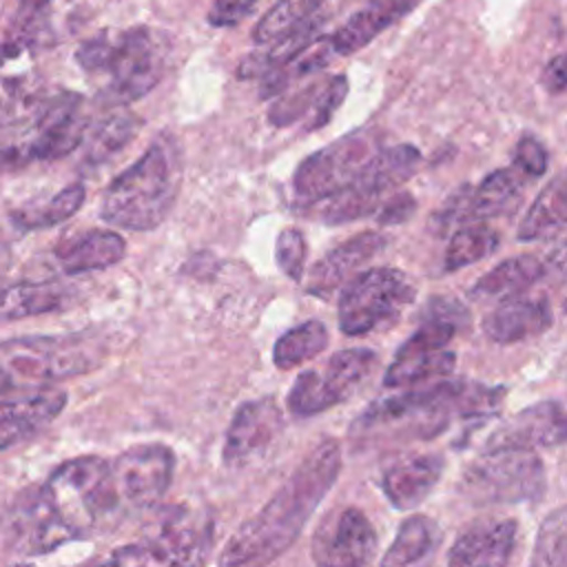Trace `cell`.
Listing matches in <instances>:
<instances>
[{
	"mask_svg": "<svg viewBox=\"0 0 567 567\" xmlns=\"http://www.w3.org/2000/svg\"><path fill=\"white\" fill-rule=\"evenodd\" d=\"M341 472V447L317 443L290 472L270 501L226 540L217 567H268L299 536Z\"/></svg>",
	"mask_w": 567,
	"mask_h": 567,
	"instance_id": "cell-1",
	"label": "cell"
},
{
	"mask_svg": "<svg viewBox=\"0 0 567 567\" xmlns=\"http://www.w3.org/2000/svg\"><path fill=\"white\" fill-rule=\"evenodd\" d=\"M501 399V390L467 383L441 381L425 390H408L370 403L350 427L359 443L414 441L439 436L454 416H489Z\"/></svg>",
	"mask_w": 567,
	"mask_h": 567,
	"instance_id": "cell-2",
	"label": "cell"
},
{
	"mask_svg": "<svg viewBox=\"0 0 567 567\" xmlns=\"http://www.w3.org/2000/svg\"><path fill=\"white\" fill-rule=\"evenodd\" d=\"M177 188V153L164 142H155L106 186L100 217L117 228L153 230L168 217Z\"/></svg>",
	"mask_w": 567,
	"mask_h": 567,
	"instance_id": "cell-3",
	"label": "cell"
},
{
	"mask_svg": "<svg viewBox=\"0 0 567 567\" xmlns=\"http://www.w3.org/2000/svg\"><path fill=\"white\" fill-rule=\"evenodd\" d=\"M38 489L47 507L73 538L109 527L126 514L113 483L111 461L100 456L64 461Z\"/></svg>",
	"mask_w": 567,
	"mask_h": 567,
	"instance_id": "cell-4",
	"label": "cell"
},
{
	"mask_svg": "<svg viewBox=\"0 0 567 567\" xmlns=\"http://www.w3.org/2000/svg\"><path fill=\"white\" fill-rule=\"evenodd\" d=\"M213 545V523L188 507H171L146 532L91 567H199Z\"/></svg>",
	"mask_w": 567,
	"mask_h": 567,
	"instance_id": "cell-5",
	"label": "cell"
},
{
	"mask_svg": "<svg viewBox=\"0 0 567 567\" xmlns=\"http://www.w3.org/2000/svg\"><path fill=\"white\" fill-rule=\"evenodd\" d=\"M467 312L452 299H432L423 312V323L396 350L394 361L385 370V388H405L434 377H445L454 370V352L445 346L454 339Z\"/></svg>",
	"mask_w": 567,
	"mask_h": 567,
	"instance_id": "cell-6",
	"label": "cell"
},
{
	"mask_svg": "<svg viewBox=\"0 0 567 567\" xmlns=\"http://www.w3.org/2000/svg\"><path fill=\"white\" fill-rule=\"evenodd\" d=\"M100 352L82 337H27L2 346V392L49 385L91 370Z\"/></svg>",
	"mask_w": 567,
	"mask_h": 567,
	"instance_id": "cell-7",
	"label": "cell"
},
{
	"mask_svg": "<svg viewBox=\"0 0 567 567\" xmlns=\"http://www.w3.org/2000/svg\"><path fill=\"white\" fill-rule=\"evenodd\" d=\"M421 153L410 144H399L390 148H381L361 175L341 193L308 204V215L321 219L323 224H346L374 210L385 204L383 197L392 193L396 186L405 184L419 168Z\"/></svg>",
	"mask_w": 567,
	"mask_h": 567,
	"instance_id": "cell-8",
	"label": "cell"
},
{
	"mask_svg": "<svg viewBox=\"0 0 567 567\" xmlns=\"http://www.w3.org/2000/svg\"><path fill=\"white\" fill-rule=\"evenodd\" d=\"M461 489L478 505L532 501L545 489V467L534 450H485L465 470Z\"/></svg>",
	"mask_w": 567,
	"mask_h": 567,
	"instance_id": "cell-9",
	"label": "cell"
},
{
	"mask_svg": "<svg viewBox=\"0 0 567 567\" xmlns=\"http://www.w3.org/2000/svg\"><path fill=\"white\" fill-rule=\"evenodd\" d=\"M414 295V284L399 268L363 270L339 295V326L350 337L372 332L392 323Z\"/></svg>",
	"mask_w": 567,
	"mask_h": 567,
	"instance_id": "cell-10",
	"label": "cell"
},
{
	"mask_svg": "<svg viewBox=\"0 0 567 567\" xmlns=\"http://www.w3.org/2000/svg\"><path fill=\"white\" fill-rule=\"evenodd\" d=\"M379 151V142L370 131L348 133L323 146L297 166L292 177L297 197L308 206L346 190Z\"/></svg>",
	"mask_w": 567,
	"mask_h": 567,
	"instance_id": "cell-11",
	"label": "cell"
},
{
	"mask_svg": "<svg viewBox=\"0 0 567 567\" xmlns=\"http://www.w3.org/2000/svg\"><path fill=\"white\" fill-rule=\"evenodd\" d=\"M374 365L377 354L368 348H348L332 354L321 368H310L295 379L286 401L288 410L295 416H312L343 403L370 377Z\"/></svg>",
	"mask_w": 567,
	"mask_h": 567,
	"instance_id": "cell-12",
	"label": "cell"
},
{
	"mask_svg": "<svg viewBox=\"0 0 567 567\" xmlns=\"http://www.w3.org/2000/svg\"><path fill=\"white\" fill-rule=\"evenodd\" d=\"M166 64L164 35L148 27H133L113 42L109 60L111 84L106 97L111 104L144 97L162 78Z\"/></svg>",
	"mask_w": 567,
	"mask_h": 567,
	"instance_id": "cell-13",
	"label": "cell"
},
{
	"mask_svg": "<svg viewBox=\"0 0 567 567\" xmlns=\"http://www.w3.org/2000/svg\"><path fill=\"white\" fill-rule=\"evenodd\" d=\"M175 456L162 443L133 445L111 461L113 483L124 512L155 505L171 485Z\"/></svg>",
	"mask_w": 567,
	"mask_h": 567,
	"instance_id": "cell-14",
	"label": "cell"
},
{
	"mask_svg": "<svg viewBox=\"0 0 567 567\" xmlns=\"http://www.w3.org/2000/svg\"><path fill=\"white\" fill-rule=\"evenodd\" d=\"M377 549V532L357 507L330 512L312 536L315 567H368Z\"/></svg>",
	"mask_w": 567,
	"mask_h": 567,
	"instance_id": "cell-15",
	"label": "cell"
},
{
	"mask_svg": "<svg viewBox=\"0 0 567 567\" xmlns=\"http://www.w3.org/2000/svg\"><path fill=\"white\" fill-rule=\"evenodd\" d=\"M66 394L51 385H29L2 392L0 405V443L11 447L22 443L47 423H51L64 408Z\"/></svg>",
	"mask_w": 567,
	"mask_h": 567,
	"instance_id": "cell-16",
	"label": "cell"
},
{
	"mask_svg": "<svg viewBox=\"0 0 567 567\" xmlns=\"http://www.w3.org/2000/svg\"><path fill=\"white\" fill-rule=\"evenodd\" d=\"M86 120L78 93H60L35 113V140L27 146V157L58 159L75 151L84 137Z\"/></svg>",
	"mask_w": 567,
	"mask_h": 567,
	"instance_id": "cell-17",
	"label": "cell"
},
{
	"mask_svg": "<svg viewBox=\"0 0 567 567\" xmlns=\"http://www.w3.org/2000/svg\"><path fill=\"white\" fill-rule=\"evenodd\" d=\"M73 540L64 525L47 507L38 487L16 496L7 514V543L20 554H44Z\"/></svg>",
	"mask_w": 567,
	"mask_h": 567,
	"instance_id": "cell-18",
	"label": "cell"
},
{
	"mask_svg": "<svg viewBox=\"0 0 567 567\" xmlns=\"http://www.w3.org/2000/svg\"><path fill=\"white\" fill-rule=\"evenodd\" d=\"M281 430V410L268 399L246 401L237 408L221 450V458L228 467H241L259 456Z\"/></svg>",
	"mask_w": 567,
	"mask_h": 567,
	"instance_id": "cell-19",
	"label": "cell"
},
{
	"mask_svg": "<svg viewBox=\"0 0 567 567\" xmlns=\"http://www.w3.org/2000/svg\"><path fill=\"white\" fill-rule=\"evenodd\" d=\"M388 239L381 233L363 230L343 244L334 246L319 259L306 281V290L315 297L328 299L339 288L343 290L354 277L361 275V268L370 264L383 248Z\"/></svg>",
	"mask_w": 567,
	"mask_h": 567,
	"instance_id": "cell-20",
	"label": "cell"
},
{
	"mask_svg": "<svg viewBox=\"0 0 567 567\" xmlns=\"http://www.w3.org/2000/svg\"><path fill=\"white\" fill-rule=\"evenodd\" d=\"M523 195V173L518 168H501L489 173L474 193L445 208V224H483L485 219L509 215Z\"/></svg>",
	"mask_w": 567,
	"mask_h": 567,
	"instance_id": "cell-21",
	"label": "cell"
},
{
	"mask_svg": "<svg viewBox=\"0 0 567 567\" xmlns=\"http://www.w3.org/2000/svg\"><path fill=\"white\" fill-rule=\"evenodd\" d=\"M567 443V405L558 401L536 403L516 416H512L501 430H496L485 450L496 447H547Z\"/></svg>",
	"mask_w": 567,
	"mask_h": 567,
	"instance_id": "cell-22",
	"label": "cell"
},
{
	"mask_svg": "<svg viewBox=\"0 0 567 567\" xmlns=\"http://www.w3.org/2000/svg\"><path fill=\"white\" fill-rule=\"evenodd\" d=\"M443 474L439 454H405L390 461L381 472V489L392 507L408 512L419 507Z\"/></svg>",
	"mask_w": 567,
	"mask_h": 567,
	"instance_id": "cell-23",
	"label": "cell"
},
{
	"mask_svg": "<svg viewBox=\"0 0 567 567\" xmlns=\"http://www.w3.org/2000/svg\"><path fill=\"white\" fill-rule=\"evenodd\" d=\"M514 540V520L481 523L456 538L447 554V567H507Z\"/></svg>",
	"mask_w": 567,
	"mask_h": 567,
	"instance_id": "cell-24",
	"label": "cell"
},
{
	"mask_svg": "<svg viewBox=\"0 0 567 567\" xmlns=\"http://www.w3.org/2000/svg\"><path fill=\"white\" fill-rule=\"evenodd\" d=\"M551 326L547 297H514L501 301L483 321L485 334L496 343H514L545 332Z\"/></svg>",
	"mask_w": 567,
	"mask_h": 567,
	"instance_id": "cell-25",
	"label": "cell"
},
{
	"mask_svg": "<svg viewBox=\"0 0 567 567\" xmlns=\"http://www.w3.org/2000/svg\"><path fill=\"white\" fill-rule=\"evenodd\" d=\"M419 2L421 0H368L330 35L337 55H350L363 49L381 31L408 16Z\"/></svg>",
	"mask_w": 567,
	"mask_h": 567,
	"instance_id": "cell-26",
	"label": "cell"
},
{
	"mask_svg": "<svg viewBox=\"0 0 567 567\" xmlns=\"http://www.w3.org/2000/svg\"><path fill=\"white\" fill-rule=\"evenodd\" d=\"M543 279V261L534 255H520L501 261L487 275H483L472 288L470 297L476 301H507L525 295L534 284Z\"/></svg>",
	"mask_w": 567,
	"mask_h": 567,
	"instance_id": "cell-27",
	"label": "cell"
},
{
	"mask_svg": "<svg viewBox=\"0 0 567 567\" xmlns=\"http://www.w3.org/2000/svg\"><path fill=\"white\" fill-rule=\"evenodd\" d=\"M441 543L439 525L427 516H410L381 558V567H430Z\"/></svg>",
	"mask_w": 567,
	"mask_h": 567,
	"instance_id": "cell-28",
	"label": "cell"
},
{
	"mask_svg": "<svg viewBox=\"0 0 567 567\" xmlns=\"http://www.w3.org/2000/svg\"><path fill=\"white\" fill-rule=\"evenodd\" d=\"M124 250L126 244L117 233L93 228L60 248L58 259L66 275H82L117 264L124 257Z\"/></svg>",
	"mask_w": 567,
	"mask_h": 567,
	"instance_id": "cell-29",
	"label": "cell"
},
{
	"mask_svg": "<svg viewBox=\"0 0 567 567\" xmlns=\"http://www.w3.org/2000/svg\"><path fill=\"white\" fill-rule=\"evenodd\" d=\"M567 228V177L551 179L518 226L520 241L551 239Z\"/></svg>",
	"mask_w": 567,
	"mask_h": 567,
	"instance_id": "cell-30",
	"label": "cell"
},
{
	"mask_svg": "<svg viewBox=\"0 0 567 567\" xmlns=\"http://www.w3.org/2000/svg\"><path fill=\"white\" fill-rule=\"evenodd\" d=\"M66 301V290L60 284H16L4 288L2 295V319H24L31 315H42L62 308Z\"/></svg>",
	"mask_w": 567,
	"mask_h": 567,
	"instance_id": "cell-31",
	"label": "cell"
},
{
	"mask_svg": "<svg viewBox=\"0 0 567 567\" xmlns=\"http://www.w3.org/2000/svg\"><path fill=\"white\" fill-rule=\"evenodd\" d=\"M328 346V330L321 321H303L288 332H284L275 348H272V361L279 370H290L319 352H323Z\"/></svg>",
	"mask_w": 567,
	"mask_h": 567,
	"instance_id": "cell-32",
	"label": "cell"
},
{
	"mask_svg": "<svg viewBox=\"0 0 567 567\" xmlns=\"http://www.w3.org/2000/svg\"><path fill=\"white\" fill-rule=\"evenodd\" d=\"M498 248V235L487 224H467L454 230L445 248V270L465 268Z\"/></svg>",
	"mask_w": 567,
	"mask_h": 567,
	"instance_id": "cell-33",
	"label": "cell"
},
{
	"mask_svg": "<svg viewBox=\"0 0 567 567\" xmlns=\"http://www.w3.org/2000/svg\"><path fill=\"white\" fill-rule=\"evenodd\" d=\"M323 0H279L255 27L252 40L257 44H272L299 24L315 18Z\"/></svg>",
	"mask_w": 567,
	"mask_h": 567,
	"instance_id": "cell-34",
	"label": "cell"
},
{
	"mask_svg": "<svg viewBox=\"0 0 567 567\" xmlns=\"http://www.w3.org/2000/svg\"><path fill=\"white\" fill-rule=\"evenodd\" d=\"M137 126H140L137 117L126 111L106 117L91 133L84 151V162L89 166L104 164L109 157H113L122 146H126L133 140Z\"/></svg>",
	"mask_w": 567,
	"mask_h": 567,
	"instance_id": "cell-35",
	"label": "cell"
},
{
	"mask_svg": "<svg viewBox=\"0 0 567 567\" xmlns=\"http://www.w3.org/2000/svg\"><path fill=\"white\" fill-rule=\"evenodd\" d=\"M84 195L86 193H84L82 184H69L55 197H51L44 206L22 208V210L13 213V221H16V226H20L24 230H40V228L58 226L80 210Z\"/></svg>",
	"mask_w": 567,
	"mask_h": 567,
	"instance_id": "cell-36",
	"label": "cell"
},
{
	"mask_svg": "<svg viewBox=\"0 0 567 567\" xmlns=\"http://www.w3.org/2000/svg\"><path fill=\"white\" fill-rule=\"evenodd\" d=\"M529 567H567V505L554 509L538 527Z\"/></svg>",
	"mask_w": 567,
	"mask_h": 567,
	"instance_id": "cell-37",
	"label": "cell"
},
{
	"mask_svg": "<svg viewBox=\"0 0 567 567\" xmlns=\"http://www.w3.org/2000/svg\"><path fill=\"white\" fill-rule=\"evenodd\" d=\"M323 86H326V82L317 80V82H310V84L297 89L290 95H281L272 104V109L268 113V120L275 126H288V124L297 122L299 117H303L308 111L315 113V109L319 104V97L323 93Z\"/></svg>",
	"mask_w": 567,
	"mask_h": 567,
	"instance_id": "cell-38",
	"label": "cell"
},
{
	"mask_svg": "<svg viewBox=\"0 0 567 567\" xmlns=\"http://www.w3.org/2000/svg\"><path fill=\"white\" fill-rule=\"evenodd\" d=\"M306 237L297 228H286L279 233L277 244H275V257L277 266L284 275H288L292 281H301L303 277V266H306Z\"/></svg>",
	"mask_w": 567,
	"mask_h": 567,
	"instance_id": "cell-39",
	"label": "cell"
},
{
	"mask_svg": "<svg viewBox=\"0 0 567 567\" xmlns=\"http://www.w3.org/2000/svg\"><path fill=\"white\" fill-rule=\"evenodd\" d=\"M348 93V80L346 75H334L330 80H326V86H323V93L319 97V104L312 113V122H310V131L312 128H319L323 124H328V120L332 117V113L341 106L343 97Z\"/></svg>",
	"mask_w": 567,
	"mask_h": 567,
	"instance_id": "cell-40",
	"label": "cell"
},
{
	"mask_svg": "<svg viewBox=\"0 0 567 567\" xmlns=\"http://www.w3.org/2000/svg\"><path fill=\"white\" fill-rule=\"evenodd\" d=\"M514 168L527 177H540L547 168V153L538 140L525 135L518 140L514 151Z\"/></svg>",
	"mask_w": 567,
	"mask_h": 567,
	"instance_id": "cell-41",
	"label": "cell"
},
{
	"mask_svg": "<svg viewBox=\"0 0 567 567\" xmlns=\"http://www.w3.org/2000/svg\"><path fill=\"white\" fill-rule=\"evenodd\" d=\"M543 279L558 292L560 306L567 312V241L558 244L543 261Z\"/></svg>",
	"mask_w": 567,
	"mask_h": 567,
	"instance_id": "cell-42",
	"label": "cell"
},
{
	"mask_svg": "<svg viewBox=\"0 0 567 567\" xmlns=\"http://www.w3.org/2000/svg\"><path fill=\"white\" fill-rule=\"evenodd\" d=\"M111 53H113V42L109 40L106 33H100L86 40L84 44H80V49L75 51V58L80 66L86 71H106Z\"/></svg>",
	"mask_w": 567,
	"mask_h": 567,
	"instance_id": "cell-43",
	"label": "cell"
},
{
	"mask_svg": "<svg viewBox=\"0 0 567 567\" xmlns=\"http://www.w3.org/2000/svg\"><path fill=\"white\" fill-rule=\"evenodd\" d=\"M259 0H215L208 13L213 27H235L241 22Z\"/></svg>",
	"mask_w": 567,
	"mask_h": 567,
	"instance_id": "cell-44",
	"label": "cell"
},
{
	"mask_svg": "<svg viewBox=\"0 0 567 567\" xmlns=\"http://www.w3.org/2000/svg\"><path fill=\"white\" fill-rule=\"evenodd\" d=\"M414 208H416V202L410 193H394L377 213V219L379 224L388 226V224H401L405 221L408 217L414 215Z\"/></svg>",
	"mask_w": 567,
	"mask_h": 567,
	"instance_id": "cell-45",
	"label": "cell"
},
{
	"mask_svg": "<svg viewBox=\"0 0 567 567\" xmlns=\"http://www.w3.org/2000/svg\"><path fill=\"white\" fill-rule=\"evenodd\" d=\"M543 84L551 93L567 89V55H556L549 60L543 71Z\"/></svg>",
	"mask_w": 567,
	"mask_h": 567,
	"instance_id": "cell-46",
	"label": "cell"
},
{
	"mask_svg": "<svg viewBox=\"0 0 567 567\" xmlns=\"http://www.w3.org/2000/svg\"><path fill=\"white\" fill-rule=\"evenodd\" d=\"M51 0H20V9L29 11V13H38L42 11Z\"/></svg>",
	"mask_w": 567,
	"mask_h": 567,
	"instance_id": "cell-47",
	"label": "cell"
},
{
	"mask_svg": "<svg viewBox=\"0 0 567 567\" xmlns=\"http://www.w3.org/2000/svg\"><path fill=\"white\" fill-rule=\"evenodd\" d=\"M20 567H27V565H20Z\"/></svg>",
	"mask_w": 567,
	"mask_h": 567,
	"instance_id": "cell-48",
	"label": "cell"
}]
</instances>
